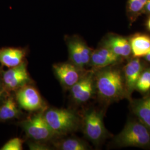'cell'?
<instances>
[{
    "label": "cell",
    "mask_w": 150,
    "mask_h": 150,
    "mask_svg": "<svg viewBox=\"0 0 150 150\" xmlns=\"http://www.w3.org/2000/svg\"><path fill=\"white\" fill-rule=\"evenodd\" d=\"M96 92L104 102H113L127 98L124 78L121 71L113 66L94 70Z\"/></svg>",
    "instance_id": "cell-1"
},
{
    "label": "cell",
    "mask_w": 150,
    "mask_h": 150,
    "mask_svg": "<svg viewBox=\"0 0 150 150\" xmlns=\"http://www.w3.org/2000/svg\"><path fill=\"white\" fill-rule=\"evenodd\" d=\"M43 116L57 137L74 132L81 125L80 117L72 109L47 108Z\"/></svg>",
    "instance_id": "cell-2"
},
{
    "label": "cell",
    "mask_w": 150,
    "mask_h": 150,
    "mask_svg": "<svg viewBox=\"0 0 150 150\" xmlns=\"http://www.w3.org/2000/svg\"><path fill=\"white\" fill-rule=\"evenodd\" d=\"M114 142L120 147H150V131L139 121L130 120L115 138Z\"/></svg>",
    "instance_id": "cell-3"
},
{
    "label": "cell",
    "mask_w": 150,
    "mask_h": 150,
    "mask_svg": "<svg viewBox=\"0 0 150 150\" xmlns=\"http://www.w3.org/2000/svg\"><path fill=\"white\" fill-rule=\"evenodd\" d=\"M18 125L32 141L46 143L57 138L46 122L43 112H38Z\"/></svg>",
    "instance_id": "cell-4"
},
{
    "label": "cell",
    "mask_w": 150,
    "mask_h": 150,
    "mask_svg": "<svg viewBox=\"0 0 150 150\" xmlns=\"http://www.w3.org/2000/svg\"><path fill=\"white\" fill-rule=\"evenodd\" d=\"M83 134L94 145H100L108 136L101 111L90 109L85 111L81 120Z\"/></svg>",
    "instance_id": "cell-5"
},
{
    "label": "cell",
    "mask_w": 150,
    "mask_h": 150,
    "mask_svg": "<svg viewBox=\"0 0 150 150\" xmlns=\"http://www.w3.org/2000/svg\"><path fill=\"white\" fill-rule=\"evenodd\" d=\"M16 92V101L22 109L29 112H44L48 108L33 83L25 85Z\"/></svg>",
    "instance_id": "cell-6"
},
{
    "label": "cell",
    "mask_w": 150,
    "mask_h": 150,
    "mask_svg": "<svg viewBox=\"0 0 150 150\" xmlns=\"http://www.w3.org/2000/svg\"><path fill=\"white\" fill-rule=\"evenodd\" d=\"M69 91L71 99L75 104L81 105L88 101L96 93L94 70H87Z\"/></svg>",
    "instance_id": "cell-7"
},
{
    "label": "cell",
    "mask_w": 150,
    "mask_h": 150,
    "mask_svg": "<svg viewBox=\"0 0 150 150\" xmlns=\"http://www.w3.org/2000/svg\"><path fill=\"white\" fill-rule=\"evenodd\" d=\"M1 80L6 91H16L25 85L33 83L27 71L26 61L4 71Z\"/></svg>",
    "instance_id": "cell-8"
},
{
    "label": "cell",
    "mask_w": 150,
    "mask_h": 150,
    "mask_svg": "<svg viewBox=\"0 0 150 150\" xmlns=\"http://www.w3.org/2000/svg\"><path fill=\"white\" fill-rule=\"evenodd\" d=\"M52 69L55 77L65 90H69L87 71L81 69L69 61L54 64Z\"/></svg>",
    "instance_id": "cell-9"
},
{
    "label": "cell",
    "mask_w": 150,
    "mask_h": 150,
    "mask_svg": "<svg viewBox=\"0 0 150 150\" xmlns=\"http://www.w3.org/2000/svg\"><path fill=\"white\" fill-rule=\"evenodd\" d=\"M69 61L81 69H85L89 65L92 50L82 40L77 38H69L67 40Z\"/></svg>",
    "instance_id": "cell-10"
},
{
    "label": "cell",
    "mask_w": 150,
    "mask_h": 150,
    "mask_svg": "<svg viewBox=\"0 0 150 150\" xmlns=\"http://www.w3.org/2000/svg\"><path fill=\"white\" fill-rule=\"evenodd\" d=\"M142 70V64L138 57L130 60L125 66L123 78L127 98L135 90L137 82Z\"/></svg>",
    "instance_id": "cell-11"
},
{
    "label": "cell",
    "mask_w": 150,
    "mask_h": 150,
    "mask_svg": "<svg viewBox=\"0 0 150 150\" xmlns=\"http://www.w3.org/2000/svg\"><path fill=\"white\" fill-rule=\"evenodd\" d=\"M120 59V57L114 54L109 48L103 46L101 48L92 51L89 65L92 70H98L114 65Z\"/></svg>",
    "instance_id": "cell-12"
},
{
    "label": "cell",
    "mask_w": 150,
    "mask_h": 150,
    "mask_svg": "<svg viewBox=\"0 0 150 150\" xmlns=\"http://www.w3.org/2000/svg\"><path fill=\"white\" fill-rule=\"evenodd\" d=\"M26 52L20 48H0V64L7 68H11L21 64L25 61Z\"/></svg>",
    "instance_id": "cell-13"
},
{
    "label": "cell",
    "mask_w": 150,
    "mask_h": 150,
    "mask_svg": "<svg viewBox=\"0 0 150 150\" xmlns=\"http://www.w3.org/2000/svg\"><path fill=\"white\" fill-rule=\"evenodd\" d=\"M103 46L120 57H128L131 54L129 42L123 37L110 36L105 41Z\"/></svg>",
    "instance_id": "cell-14"
},
{
    "label": "cell",
    "mask_w": 150,
    "mask_h": 150,
    "mask_svg": "<svg viewBox=\"0 0 150 150\" xmlns=\"http://www.w3.org/2000/svg\"><path fill=\"white\" fill-rule=\"evenodd\" d=\"M21 108L16 101V97H7L0 105V121H7L20 118L21 116Z\"/></svg>",
    "instance_id": "cell-15"
},
{
    "label": "cell",
    "mask_w": 150,
    "mask_h": 150,
    "mask_svg": "<svg viewBox=\"0 0 150 150\" xmlns=\"http://www.w3.org/2000/svg\"><path fill=\"white\" fill-rule=\"evenodd\" d=\"M132 109L139 121L150 131V95L134 101Z\"/></svg>",
    "instance_id": "cell-16"
},
{
    "label": "cell",
    "mask_w": 150,
    "mask_h": 150,
    "mask_svg": "<svg viewBox=\"0 0 150 150\" xmlns=\"http://www.w3.org/2000/svg\"><path fill=\"white\" fill-rule=\"evenodd\" d=\"M129 43L134 57H144L150 51V37L147 35H136L130 39Z\"/></svg>",
    "instance_id": "cell-17"
},
{
    "label": "cell",
    "mask_w": 150,
    "mask_h": 150,
    "mask_svg": "<svg viewBox=\"0 0 150 150\" xmlns=\"http://www.w3.org/2000/svg\"><path fill=\"white\" fill-rule=\"evenodd\" d=\"M55 140V139H54ZM54 147L59 150H87L89 146L84 141L75 137H69L53 142Z\"/></svg>",
    "instance_id": "cell-18"
},
{
    "label": "cell",
    "mask_w": 150,
    "mask_h": 150,
    "mask_svg": "<svg viewBox=\"0 0 150 150\" xmlns=\"http://www.w3.org/2000/svg\"><path fill=\"white\" fill-rule=\"evenodd\" d=\"M135 90L146 93L150 90V68L142 70L136 85Z\"/></svg>",
    "instance_id": "cell-19"
},
{
    "label": "cell",
    "mask_w": 150,
    "mask_h": 150,
    "mask_svg": "<svg viewBox=\"0 0 150 150\" xmlns=\"http://www.w3.org/2000/svg\"><path fill=\"white\" fill-rule=\"evenodd\" d=\"M24 141L19 137H15L9 140L4 145L0 150H22Z\"/></svg>",
    "instance_id": "cell-20"
},
{
    "label": "cell",
    "mask_w": 150,
    "mask_h": 150,
    "mask_svg": "<svg viewBox=\"0 0 150 150\" xmlns=\"http://www.w3.org/2000/svg\"><path fill=\"white\" fill-rule=\"evenodd\" d=\"M147 0H129V7L130 10L137 12L142 9L146 5Z\"/></svg>",
    "instance_id": "cell-21"
},
{
    "label": "cell",
    "mask_w": 150,
    "mask_h": 150,
    "mask_svg": "<svg viewBox=\"0 0 150 150\" xmlns=\"http://www.w3.org/2000/svg\"><path fill=\"white\" fill-rule=\"evenodd\" d=\"M28 146L31 150H51V147L47 145L45 142L31 141L28 143Z\"/></svg>",
    "instance_id": "cell-22"
},
{
    "label": "cell",
    "mask_w": 150,
    "mask_h": 150,
    "mask_svg": "<svg viewBox=\"0 0 150 150\" xmlns=\"http://www.w3.org/2000/svg\"><path fill=\"white\" fill-rule=\"evenodd\" d=\"M5 91V89L4 87L3 86L1 79H0V98L2 97Z\"/></svg>",
    "instance_id": "cell-23"
},
{
    "label": "cell",
    "mask_w": 150,
    "mask_h": 150,
    "mask_svg": "<svg viewBox=\"0 0 150 150\" xmlns=\"http://www.w3.org/2000/svg\"><path fill=\"white\" fill-rule=\"evenodd\" d=\"M146 6L147 11H148L150 12V0H147V3L146 4Z\"/></svg>",
    "instance_id": "cell-24"
},
{
    "label": "cell",
    "mask_w": 150,
    "mask_h": 150,
    "mask_svg": "<svg viewBox=\"0 0 150 150\" xmlns=\"http://www.w3.org/2000/svg\"><path fill=\"white\" fill-rule=\"evenodd\" d=\"M145 59L146 61H147L148 62H150V51L147 54H146L145 56Z\"/></svg>",
    "instance_id": "cell-25"
},
{
    "label": "cell",
    "mask_w": 150,
    "mask_h": 150,
    "mask_svg": "<svg viewBox=\"0 0 150 150\" xmlns=\"http://www.w3.org/2000/svg\"><path fill=\"white\" fill-rule=\"evenodd\" d=\"M147 27L150 31V19L149 20V21H148V22H147Z\"/></svg>",
    "instance_id": "cell-26"
}]
</instances>
